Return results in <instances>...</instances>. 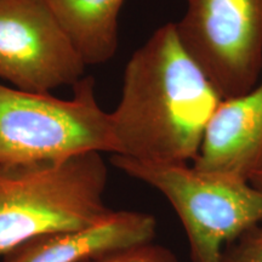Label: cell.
Returning <instances> with one entry per match:
<instances>
[{
    "instance_id": "9c48e42d",
    "label": "cell",
    "mask_w": 262,
    "mask_h": 262,
    "mask_svg": "<svg viewBox=\"0 0 262 262\" xmlns=\"http://www.w3.org/2000/svg\"><path fill=\"white\" fill-rule=\"evenodd\" d=\"M85 66L106 63L119 45L125 0H44Z\"/></svg>"
},
{
    "instance_id": "52a82bcc",
    "label": "cell",
    "mask_w": 262,
    "mask_h": 262,
    "mask_svg": "<svg viewBox=\"0 0 262 262\" xmlns=\"http://www.w3.org/2000/svg\"><path fill=\"white\" fill-rule=\"evenodd\" d=\"M193 165L249 181L262 171V81L243 95L222 98Z\"/></svg>"
},
{
    "instance_id": "30bf717a",
    "label": "cell",
    "mask_w": 262,
    "mask_h": 262,
    "mask_svg": "<svg viewBox=\"0 0 262 262\" xmlns=\"http://www.w3.org/2000/svg\"><path fill=\"white\" fill-rule=\"evenodd\" d=\"M83 262H180L178 256L164 245L155 242L134 244L96 255Z\"/></svg>"
},
{
    "instance_id": "8fae6325",
    "label": "cell",
    "mask_w": 262,
    "mask_h": 262,
    "mask_svg": "<svg viewBox=\"0 0 262 262\" xmlns=\"http://www.w3.org/2000/svg\"><path fill=\"white\" fill-rule=\"evenodd\" d=\"M221 262H262V225L228 245Z\"/></svg>"
},
{
    "instance_id": "7a4b0ae2",
    "label": "cell",
    "mask_w": 262,
    "mask_h": 262,
    "mask_svg": "<svg viewBox=\"0 0 262 262\" xmlns=\"http://www.w3.org/2000/svg\"><path fill=\"white\" fill-rule=\"evenodd\" d=\"M101 153L0 165V255L38 235L83 229L112 211Z\"/></svg>"
},
{
    "instance_id": "5b68a950",
    "label": "cell",
    "mask_w": 262,
    "mask_h": 262,
    "mask_svg": "<svg viewBox=\"0 0 262 262\" xmlns=\"http://www.w3.org/2000/svg\"><path fill=\"white\" fill-rule=\"evenodd\" d=\"M176 25L189 56L222 98L257 85L262 71V0H187Z\"/></svg>"
},
{
    "instance_id": "ba28073f",
    "label": "cell",
    "mask_w": 262,
    "mask_h": 262,
    "mask_svg": "<svg viewBox=\"0 0 262 262\" xmlns=\"http://www.w3.org/2000/svg\"><path fill=\"white\" fill-rule=\"evenodd\" d=\"M157 220L147 212L112 210L83 229L38 235L9 250L3 262H83L129 245L152 242Z\"/></svg>"
},
{
    "instance_id": "8992f818",
    "label": "cell",
    "mask_w": 262,
    "mask_h": 262,
    "mask_svg": "<svg viewBox=\"0 0 262 262\" xmlns=\"http://www.w3.org/2000/svg\"><path fill=\"white\" fill-rule=\"evenodd\" d=\"M85 63L44 0H0V78L50 94L83 78Z\"/></svg>"
},
{
    "instance_id": "277c9868",
    "label": "cell",
    "mask_w": 262,
    "mask_h": 262,
    "mask_svg": "<svg viewBox=\"0 0 262 262\" xmlns=\"http://www.w3.org/2000/svg\"><path fill=\"white\" fill-rule=\"evenodd\" d=\"M62 100L0 84V165L56 160L89 152L118 155L111 113L83 77Z\"/></svg>"
},
{
    "instance_id": "3957f363",
    "label": "cell",
    "mask_w": 262,
    "mask_h": 262,
    "mask_svg": "<svg viewBox=\"0 0 262 262\" xmlns=\"http://www.w3.org/2000/svg\"><path fill=\"white\" fill-rule=\"evenodd\" d=\"M112 164L168 199L187 234L192 262H221L228 245L262 225V191L247 179L117 155Z\"/></svg>"
},
{
    "instance_id": "7c38bea8",
    "label": "cell",
    "mask_w": 262,
    "mask_h": 262,
    "mask_svg": "<svg viewBox=\"0 0 262 262\" xmlns=\"http://www.w3.org/2000/svg\"><path fill=\"white\" fill-rule=\"evenodd\" d=\"M250 182L253 183L255 187H257L262 191V171H258L255 173V175L251 176Z\"/></svg>"
},
{
    "instance_id": "6da1fadb",
    "label": "cell",
    "mask_w": 262,
    "mask_h": 262,
    "mask_svg": "<svg viewBox=\"0 0 262 262\" xmlns=\"http://www.w3.org/2000/svg\"><path fill=\"white\" fill-rule=\"evenodd\" d=\"M222 97L189 56L175 24L150 35L127 61L111 113L118 155L156 163L194 162Z\"/></svg>"
}]
</instances>
